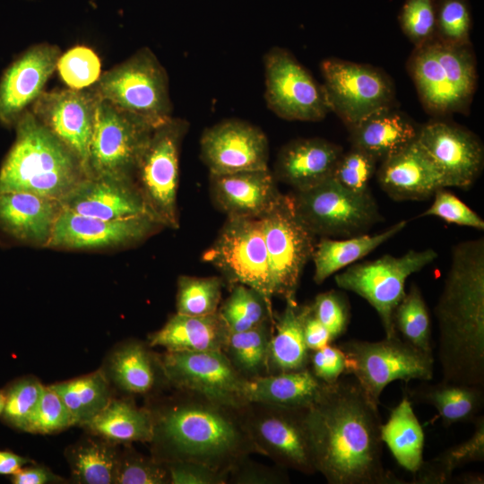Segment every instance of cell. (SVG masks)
<instances>
[{
  "mask_svg": "<svg viewBox=\"0 0 484 484\" xmlns=\"http://www.w3.org/2000/svg\"><path fill=\"white\" fill-rule=\"evenodd\" d=\"M316 471L330 484L405 483L383 463L381 417L350 375L305 411Z\"/></svg>",
  "mask_w": 484,
  "mask_h": 484,
  "instance_id": "cell-1",
  "label": "cell"
},
{
  "mask_svg": "<svg viewBox=\"0 0 484 484\" xmlns=\"http://www.w3.org/2000/svg\"><path fill=\"white\" fill-rule=\"evenodd\" d=\"M177 391L150 408L153 457L162 462L200 463L229 474L259 452L244 423L242 407L220 403L201 393Z\"/></svg>",
  "mask_w": 484,
  "mask_h": 484,
  "instance_id": "cell-2",
  "label": "cell"
},
{
  "mask_svg": "<svg viewBox=\"0 0 484 484\" xmlns=\"http://www.w3.org/2000/svg\"><path fill=\"white\" fill-rule=\"evenodd\" d=\"M444 381L484 387V238L458 242L434 308Z\"/></svg>",
  "mask_w": 484,
  "mask_h": 484,
  "instance_id": "cell-3",
  "label": "cell"
},
{
  "mask_svg": "<svg viewBox=\"0 0 484 484\" xmlns=\"http://www.w3.org/2000/svg\"><path fill=\"white\" fill-rule=\"evenodd\" d=\"M0 169V192H27L59 202L86 177L73 153L32 112L18 119Z\"/></svg>",
  "mask_w": 484,
  "mask_h": 484,
  "instance_id": "cell-4",
  "label": "cell"
},
{
  "mask_svg": "<svg viewBox=\"0 0 484 484\" xmlns=\"http://www.w3.org/2000/svg\"><path fill=\"white\" fill-rule=\"evenodd\" d=\"M408 70L428 112L445 116L468 109L477 85L471 44H448L435 38L416 47Z\"/></svg>",
  "mask_w": 484,
  "mask_h": 484,
  "instance_id": "cell-5",
  "label": "cell"
},
{
  "mask_svg": "<svg viewBox=\"0 0 484 484\" xmlns=\"http://www.w3.org/2000/svg\"><path fill=\"white\" fill-rule=\"evenodd\" d=\"M338 347L346 359L344 375L355 378L376 408L390 383L397 380L428 382L433 378V354L419 350L400 335L377 341L353 339Z\"/></svg>",
  "mask_w": 484,
  "mask_h": 484,
  "instance_id": "cell-6",
  "label": "cell"
},
{
  "mask_svg": "<svg viewBox=\"0 0 484 484\" xmlns=\"http://www.w3.org/2000/svg\"><path fill=\"white\" fill-rule=\"evenodd\" d=\"M156 126L98 97L86 177L134 181L138 162Z\"/></svg>",
  "mask_w": 484,
  "mask_h": 484,
  "instance_id": "cell-7",
  "label": "cell"
},
{
  "mask_svg": "<svg viewBox=\"0 0 484 484\" xmlns=\"http://www.w3.org/2000/svg\"><path fill=\"white\" fill-rule=\"evenodd\" d=\"M95 84L98 97L154 125L171 117L168 75L149 48L106 72Z\"/></svg>",
  "mask_w": 484,
  "mask_h": 484,
  "instance_id": "cell-8",
  "label": "cell"
},
{
  "mask_svg": "<svg viewBox=\"0 0 484 484\" xmlns=\"http://www.w3.org/2000/svg\"><path fill=\"white\" fill-rule=\"evenodd\" d=\"M438 255L432 248L411 249L404 255L383 256L355 263L334 277L335 283L366 299L376 311L386 338L399 335L393 314L404 297L405 282L411 274L432 264Z\"/></svg>",
  "mask_w": 484,
  "mask_h": 484,
  "instance_id": "cell-9",
  "label": "cell"
},
{
  "mask_svg": "<svg viewBox=\"0 0 484 484\" xmlns=\"http://www.w3.org/2000/svg\"><path fill=\"white\" fill-rule=\"evenodd\" d=\"M188 127L186 120L172 117L157 125L134 177L152 217L163 227L171 229L179 227L177 204L179 154Z\"/></svg>",
  "mask_w": 484,
  "mask_h": 484,
  "instance_id": "cell-10",
  "label": "cell"
},
{
  "mask_svg": "<svg viewBox=\"0 0 484 484\" xmlns=\"http://www.w3.org/2000/svg\"><path fill=\"white\" fill-rule=\"evenodd\" d=\"M292 196L298 216L316 237L342 238L365 234L382 220L370 191L353 192L333 177Z\"/></svg>",
  "mask_w": 484,
  "mask_h": 484,
  "instance_id": "cell-11",
  "label": "cell"
},
{
  "mask_svg": "<svg viewBox=\"0 0 484 484\" xmlns=\"http://www.w3.org/2000/svg\"><path fill=\"white\" fill-rule=\"evenodd\" d=\"M263 222L273 297L285 301L296 293L307 264L312 260L316 236L297 214L292 194H281L260 217Z\"/></svg>",
  "mask_w": 484,
  "mask_h": 484,
  "instance_id": "cell-12",
  "label": "cell"
},
{
  "mask_svg": "<svg viewBox=\"0 0 484 484\" xmlns=\"http://www.w3.org/2000/svg\"><path fill=\"white\" fill-rule=\"evenodd\" d=\"M203 260L213 265L230 286L252 288L272 303V279L261 218H227Z\"/></svg>",
  "mask_w": 484,
  "mask_h": 484,
  "instance_id": "cell-13",
  "label": "cell"
},
{
  "mask_svg": "<svg viewBox=\"0 0 484 484\" xmlns=\"http://www.w3.org/2000/svg\"><path fill=\"white\" fill-rule=\"evenodd\" d=\"M306 408L247 402L244 423L259 454L285 470L317 473L305 421Z\"/></svg>",
  "mask_w": 484,
  "mask_h": 484,
  "instance_id": "cell-14",
  "label": "cell"
},
{
  "mask_svg": "<svg viewBox=\"0 0 484 484\" xmlns=\"http://www.w3.org/2000/svg\"><path fill=\"white\" fill-rule=\"evenodd\" d=\"M320 70L330 111L349 129L393 104V83L380 69L330 57L322 61Z\"/></svg>",
  "mask_w": 484,
  "mask_h": 484,
  "instance_id": "cell-15",
  "label": "cell"
},
{
  "mask_svg": "<svg viewBox=\"0 0 484 484\" xmlns=\"http://www.w3.org/2000/svg\"><path fill=\"white\" fill-rule=\"evenodd\" d=\"M268 108L290 121L316 122L331 112L322 84L287 49L272 48L264 57Z\"/></svg>",
  "mask_w": 484,
  "mask_h": 484,
  "instance_id": "cell-16",
  "label": "cell"
},
{
  "mask_svg": "<svg viewBox=\"0 0 484 484\" xmlns=\"http://www.w3.org/2000/svg\"><path fill=\"white\" fill-rule=\"evenodd\" d=\"M167 382L220 403L242 407L246 379L223 351H166L158 356Z\"/></svg>",
  "mask_w": 484,
  "mask_h": 484,
  "instance_id": "cell-17",
  "label": "cell"
},
{
  "mask_svg": "<svg viewBox=\"0 0 484 484\" xmlns=\"http://www.w3.org/2000/svg\"><path fill=\"white\" fill-rule=\"evenodd\" d=\"M417 140L442 174L445 187L467 190L480 176L484 148L472 132L433 120L419 128Z\"/></svg>",
  "mask_w": 484,
  "mask_h": 484,
  "instance_id": "cell-18",
  "label": "cell"
},
{
  "mask_svg": "<svg viewBox=\"0 0 484 484\" xmlns=\"http://www.w3.org/2000/svg\"><path fill=\"white\" fill-rule=\"evenodd\" d=\"M200 156L210 174L269 169L265 134L238 119L225 120L205 129L200 140Z\"/></svg>",
  "mask_w": 484,
  "mask_h": 484,
  "instance_id": "cell-19",
  "label": "cell"
},
{
  "mask_svg": "<svg viewBox=\"0 0 484 484\" xmlns=\"http://www.w3.org/2000/svg\"><path fill=\"white\" fill-rule=\"evenodd\" d=\"M97 99L94 91H44L31 111L73 153L86 176Z\"/></svg>",
  "mask_w": 484,
  "mask_h": 484,
  "instance_id": "cell-20",
  "label": "cell"
},
{
  "mask_svg": "<svg viewBox=\"0 0 484 484\" xmlns=\"http://www.w3.org/2000/svg\"><path fill=\"white\" fill-rule=\"evenodd\" d=\"M163 227L149 215L105 220L62 209L47 247L95 249L139 242Z\"/></svg>",
  "mask_w": 484,
  "mask_h": 484,
  "instance_id": "cell-21",
  "label": "cell"
},
{
  "mask_svg": "<svg viewBox=\"0 0 484 484\" xmlns=\"http://www.w3.org/2000/svg\"><path fill=\"white\" fill-rule=\"evenodd\" d=\"M57 47L40 44L28 49L4 72L0 81V122L15 125L28 107L40 97L56 69Z\"/></svg>",
  "mask_w": 484,
  "mask_h": 484,
  "instance_id": "cell-22",
  "label": "cell"
},
{
  "mask_svg": "<svg viewBox=\"0 0 484 484\" xmlns=\"http://www.w3.org/2000/svg\"><path fill=\"white\" fill-rule=\"evenodd\" d=\"M59 203L62 209L105 220L152 217L134 181L131 180L84 177Z\"/></svg>",
  "mask_w": 484,
  "mask_h": 484,
  "instance_id": "cell-23",
  "label": "cell"
},
{
  "mask_svg": "<svg viewBox=\"0 0 484 484\" xmlns=\"http://www.w3.org/2000/svg\"><path fill=\"white\" fill-rule=\"evenodd\" d=\"M381 189L394 201H418L446 188L444 177L417 138L383 160L376 169Z\"/></svg>",
  "mask_w": 484,
  "mask_h": 484,
  "instance_id": "cell-24",
  "label": "cell"
},
{
  "mask_svg": "<svg viewBox=\"0 0 484 484\" xmlns=\"http://www.w3.org/2000/svg\"><path fill=\"white\" fill-rule=\"evenodd\" d=\"M212 203L227 218H260L281 194L269 169L210 174Z\"/></svg>",
  "mask_w": 484,
  "mask_h": 484,
  "instance_id": "cell-25",
  "label": "cell"
},
{
  "mask_svg": "<svg viewBox=\"0 0 484 484\" xmlns=\"http://www.w3.org/2000/svg\"><path fill=\"white\" fill-rule=\"evenodd\" d=\"M342 147L323 138H299L279 151L273 176L295 192L312 188L333 177Z\"/></svg>",
  "mask_w": 484,
  "mask_h": 484,
  "instance_id": "cell-26",
  "label": "cell"
},
{
  "mask_svg": "<svg viewBox=\"0 0 484 484\" xmlns=\"http://www.w3.org/2000/svg\"><path fill=\"white\" fill-rule=\"evenodd\" d=\"M58 201L27 192H0V229L17 241L47 246Z\"/></svg>",
  "mask_w": 484,
  "mask_h": 484,
  "instance_id": "cell-27",
  "label": "cell"
},
{
  "mask_svg": "<svg viewBox=\"0 0 484 484\" xmlns=\"http://www.w3.org/2000/svg\"><path fill=\"white\" fill-rule=\"evenodd\" d=\"M229 333L218 312L198 316L176 313L150 335L149 343L167 351H223Z\"/></svg>",
  "mask_w": 484,
  "mask_h": 484,
  "instance_id": "cell-28",
  "label": "cell"
},
{
  "mask_svg": "<svg viewBox=\"0 0 484 484\" xmlns=\"http://www.w3.org/2000/svg\"><path fill=\"white\" fill-rule=\"evenodd\" d=\"M325 383L304 369L246 379L242 396L256 402L291 408H307L321 395Z\"/></svg>",
  "mask_w": 484,
  "mask_h": 484,
  "instance_id": "cell-29",
  "label": "cell"
},
{
  "mask_svg": "<svg viewBox=\"0 0 484 484\" xmlns=\"http://www.w3.org/2000/svg\"><path fill=\"white\" fill-rule=\"evenodd\" d=\"M349 130L351 147L366 151L379 162L415 140L419 129L392 106L375 112Z\"/></svg>",
  "mask_w": 484,
  "mask_h": 484,
  "instance_id": "cell-30",
  "label": "cell"
},
{
  "mask_svg": "<svg viewBox=\"0 0 484 484\" xmlns=\"http://www.w3.org/2000/svg\"><path fill=\"white\" fill-rule=\"evenodd\" d=\"M406 225V220H401L373 235L365 233L342 238H320L312 257L314 281L321 284L333 273L357 263L401 232Z\"/></svg>",
  "mask_w": 484,
  "mask_h": 484,
  "instance_id": "cell-31",
  "label": "cell"
},
{
  "mask_svg": "<svg viewBox=\"0 0 484 484\" xmlns=\"http://www.w3.org/2000/svg\"><path fill=\"white\" fill-rule=\"evenodd\" d=\"M411 401L433 406L443 425L450 427L459 422L472 421L484 404L482 386L442 380L439 383H421L405 393Z\"/></svg>",
  "mask_w": 484,
  "mask_h": 484,
  "instance_id": "cell-32",
  "label": "cell"
},
{
  "mask_svg": "<svg viewBox=\"0 0 484 484\" xmlns=\"http://www.w3.org/2000/svg\"><path fill=\"white\" fill-rule=\"evenodd\" d=\"M309 354L303 334L301 306L298 305L296 299L287 300L283 311L274 316L267 375L308 367Z\"/></svg>",
  "mask_w": 484,
  "mask_h": 484,
  "instance_id": "cell-33",
  "label": "cell"
},
{
  "mask_svg": "<svg viewBox=\"0 0 484 484\" xmlns=\"http://www.w3.org/2000/svg\"><path fill=\"white\" fill-rule=\"evenodd\" d=\"M381 438L401 467L412 474L419 469L424 461V432L406 394L382 424Z\"/></svg>",
  "mask_w": 484,
  "mask_h": 484,
  "instance_id": "cell-34",
  "label": "cell"
},
{
  "mask_svg": "<svg viewBox=\"0 0 484 484\" xmlns=\"http://www.w3.org/2000/svg\"><path fill=\"white\" fill-rule=\"evenodd\" d=\"M86 425L96 434L115 442L150 443L153 436L150 410L125 400H110Z\"/></svg>",
  "mask_w": 484,
  "mask_h": 484,
  "instance_id": "cell-35",
  "label": "cell"
},
{
  "mask_svg": "<svg viewBox=\"0 0 484 484\" xmlns=\"http://www.w3.org/2000/svg\"><path fill=\"white\" fill-rule=\"evenodd\" d=\"M159 373H163L159 357L136 341L119 348L110 359L113 381L131 393L143 394L152 390Z\"/></svg>",
  "mask_w": 484,
  "mask_h": 484,
  "instance_id": "cell-36",
  "label": "cell"
},
{
  "mask_svg": "<svg viewBox=\"0 0 484 484\" xmlns=\"http://www.w3.org/2000/svg\"><path fill=\"white\" fill-rule=\"evenodd\" d=\"M474 431L464 442L451 446L429 461H423L413 474L411 483L444 484L449 483L453 472L465 464L484 460V418L478 416L474 420Z\"/></svg>",
  "mask_w": 484,
  "mask_h": 484,
  "instance_id": "cell-37",
  "label": "cell"
},
{
  "mask_svg": "<svg viewBox=\"0 0 484 484\" xmlns=\"http://www.w3.org/2000/svg\"><path fill=\"white\" fill-rule=\"evenodd\" d=\"M273 319L243 332L230 333L223 350L234 368L245 378L267 375L269 343Z\"/></svg>",
  "mask_w": 484,
  "mask_h": 484,
  "instance_id": "cell-38",
  "label": "cell"
},
{
  "mask_svg": "<svg viewBox=\"0 0 484 484\" xmlns=\"http://www.w3.org/2000/svg\"><path fill=\"white\" fill-rule=\"evenodd\" d=\"M60 396L75 423L86 424L111 400L108 383L100 372L50 385Z\"/></svg>",
  "mask_w": 484,
  "mask_h": 484,
  "instance_id": "cell-39",
  "label": "cell"
},
{
  "mask_svg": "<svg viewBox=\"0 0 484 484\" xmlns=\"http://www.w3.org/2000/svg\"><path fill=\"white\" fill-rule=\"evenodd\" d=\"M68 458L73 473L79 482L116 483L120 454L111 445L86 441L70 450Z\"/></svg>",
  "mask_w": 484,
  "mask_h": 484,
  "instance_id": "cell-40",
  "label": "cell"
},
{
  "mask_svg": "<svg viewBox=\"0 0 484 484\" xmlns=\"http://www.w3.org/2000/svg\"><path fill=\"white\" fill-rule=\"evenodd\" d=\"M230 287L229 296L218 309L230 333L246 331L274 318L272 303L259 292L242 284Z\"/></svg>",
  "mask_w": 484,
  "mask_h": 484,
  "instance_id": "cell-41",
  "label": "cell"
},
{
  "mask_svg": "<svg viewBox=\"0 0 484 484\" xmlns=\"http://www.w3.org/2000/svg\"><path fill=\"white\" fill-rule=\"evenodd\" d=\"M393 322L402 340L420 350L432 353L430 315L416 283H411L409 291L396 307Z\"/></svg>",
  "mask_w": 484,
  "mask_h": 484,
  "instance_id": "cell-42",
  "label": "cell"
},
{
  "mask_svg": "<svg viewBox=\"0 0 484 484\" xmlns=\"http://www.w3.org/2000/svg\"><path fill=\"white\" fill-rule=\"evenodd\" d=\"M223 285L222 277L179 276L177 313L194 316L217 313L220 305Z\"/></svg>",
  "mask_w": 484,
  "mask_h": 484,
  "instance_id": "cell-43",
  "label": "cell"
},
{
  "mask_svg": "<svg viewBox=\"0 0 484 484\" xmlns=\"http://www.w3.org/2000/svg\"><path fill=\"white\" fill-rule=\"evenodd\" d=\"M44 387L31 377L22 378L11 384L4 393V419L11 426L26 431L39 406Z\"/></svg>",
  "mask_w": 484,
  "mask_h": 484,
  "instance_id": "cell-44",
  "label": "cell"
},
{
  "mask_svg": "<svg viewBox=\"0 0 484 484\" xmlns=\"http://www.w3.org/2000/svg\"><path fill=\"white\" fill-rule=\"evenodd\" d=\"M56 70L69 89L80 91L99 81L101 65L91 48L77 46L60 55Z\"/></svg>",
  "mask_w": 484,
  "mask_h": 484,
  "instance_id": "cell-45",
  "label": "cell"
},
{
  "mask_svg": "<svg viewBox=\"0 0 484 484\" xmlns=\"http://www.w3.org/2000/svg\"><path fill=\"white\" fill-rule=\"evenodd\" d=\"M471 14L468 0H438L436 38L454 45L470 44Z\"/></svg>",
  "mask_w": 484,
  "mask_h": 484,
  "instance_id": "cell-46",
  "label": "cell"
},
{
  "mask_svg": "<svg viewBox=\"0 0 484 484\" xmlns=\"http://www.w3.org/2000/svg\"><path fill=\"white\" fill-rule=\"evenodd\" d=\"M436 0H405L399 23L415 48L436 38Z\"/></svg>",
  "mask_w": 484,
  "mask_h": 484,
  "instance_id": "cell-47",
  "label": "cell"
},
{
  "mask_svg": "<svg viewBox=\"0 0 484 484\" xmlns=\"http://www.w3.org/2000/svg\"><path fill=\"white\" fill-rule=\"evenodd\" d=\"M377 162L376 159L366 151L350 147L348 151H343L338 160L333 177L353 192H368L369 182L376 172Z\"/></svg>",
  "mask_w": 484,
  "mask_h": 484,
  "instance_id": "cell-48",
  "label": "cell"
},
{
  "mask_svg": "<svg viewBox=\"0 0 484 484\" xmlns=\"http://www.w3.org/2000/svg\"><path fill=\"white\" fill-rule=\"evenodd\" d=\"M116 483L166 484L170 481L166 462L131 451L120 456Z\"/></svg>",
  "mask_w": 484,
  "mask_h": 484,
  "instance_id": "cell-49",
  "label": "cell"
},
{
  "mask_svg": "<svg viewBox=\"0 0 484 484\" xmlns=\"http://www.w3.org/2000/svg\"><path fill=\"white\" fill-rule=\"evenodd\" d=\"M311 307L333 341L346 332L350 320V307L345 293L335 290L322 292L315 298Z\"/></svg>",
  "mask_w": 484,
  "mask_h": 484,
  "instance_id": "cell-50",
  "label": "cell"
},
{
  "mask_svg": "<svg viewBox=\"0 0 484 484\" xmlns=\"http://www.w3.org/2000/svg\"><path fill=\"white\" fill-rule=\"evenodd\" d=\"M75 423L60 396L50 387H44L39 406L26 431L47 434L65 429Z\"/></svg>",
  "mask_w": 484,
  "mask_h": 484,
  "instance_id": "cell-51",
  "label": "cell"
},
{
  "mask_svg": "<svg viewBox=\"0 0 484 484\" xmlns=\"http://www.w3.org/2000/svg\"><path fill=\"white\" fill-rule=\"evenodd\" d=\"M433 196L430 207L420 217L435 216L447 223L484 229V220L453 193L441 188Z\"/></svg>",
  "mask_w": 484,
  "mask_h": 484,
  "instance_id": "cell-52",
  "label": "cell"
},
{
  "mask_svg": "<svg viewBox=\"0 0 484 484\" xmlns=\"http://www.w3.org/2000/svg\"><path fill=\"white\" fill-rule=\"evenodd\" d=\"M290 478L285 469L270 467L245 458L228 474V483L235 484H282L289 483Z\"/></svg>",
  "mask_w": 484,
  "mask_h": 484,
  "instance_id": "cell-53",
  "label": "cell"
},
{
  "mask_svg": "<svg viewBox=\"0 0 484 484\" xmlns=\"http://www.w3.org/2000/svg\"><path fill=\"white\" fill-rule=\"evenodd\" d=\"M308 367L319 380L332 385L344 375L346 359L338 346L327 344L321 349L310 350Z\"/></svg>",
  "mask_w": 484,
  "mask_h": 484,
  "instance_id": "cell-54",
  "label": "cell"
},
{
  "mask_svg": "<svg viewBox=\"0 0 484 484\" xmlns=\"http://www.w3.org/2000/svg\"><path fill=\"white\" fill-rule=\"evenodd\" d=\"M170 484H227L228 474L205 465L185 461L164 462Z\"/></svg>",
  "mask_w": 484,
  "mask_h": 484,
  "instance_id": "cell-55",
  "label": "cell"
},
{
  "mask_svg": "<svg viewBox=\"0 0 484 484\" xmlns=\"http://www.w3.org/2000/svg\"><path fill=\"white\" fill-rule=\"evenodd\" d=\"M303 334L309 350H315L333 341L327 329L315 315L311 304L301 306Z\"/></svg>",
  "mask_w": 484,
  "mask_h": 484,
  "instance_id": "cell-56",
  "label": "cell"
},
{
  "mask_svg": "<svg viewBox=\"0 0 484 484\" xmlns=\"http://www.w3.org/2000/svg\"><path fill=\"white\" fill-rule=\"evenodd\" d=\"M51 480V473L41 467L22 468L12 477L14 484H45Z\"/></svg>",
  "mask_w": 484,
  "mask_h": 484,
  "instance_id": "cell-57",
  "label": "cell"
},
{
  "mask_svg": "<svg viewBox=\"0 0 484 484\" xmlns=\"http://www.w3.org/2000/svg\"><path fill=\"white\" fill-rule=\"evenodd\" d=\"M30 461L9 451H0V474L13 475Z\"/></svg>",
  "mask_w": 484,
  "mask_h": 484,
  "instance_id": "cell-58",
  "label": "cell"
},
{
  "mask_svg": "<svg viewBox=\"0 0 484 484\" xmlns=\"http://www.w3.org/2000/svg\"><path fill=\"white\" fill-rule=\"evenodd\" d=\"M455 480H457V481H454L456 483H474V484L483 483V476L481 474H477V473H467V474L462 475L461 477H457Z\"/></svg>",
  "mask_w": 484,
  "mask_h": 484,
  "instance_id": "cell-59",
  "label": "cell"
},
{
  "mask_svg": "<svg viewBox=\"0 0 484 484\" xmlns=\"http://www.w3.org/2000/svg\"><path fill=\"white\" fill-rule=\"evenodd\" d=\"M4 404H5L4 393H0V415L3 413Z\"/></svg>",
  "mask_w": 484,
  "mask_h": 484,
  "instance_id": "cell-60",
  "label": "cell"
}]
</instances>
